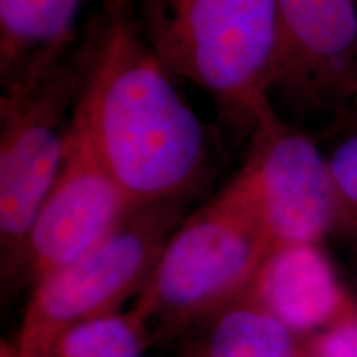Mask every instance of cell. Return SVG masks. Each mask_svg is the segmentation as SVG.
Wrapping results in <instances>:
<instances>
[{
    "label": "cell",
    "mask_w": 357,
    "mask_h": 357,
    "mask_svg": "<svg viewBox=\"0 0 357 357\" xmlns=\"http://www.w3.org/2000/svg\"><path fill=\"white\" fill-rule=\"evenodd\" d=\"M128 3L101 8L100 43L75 123L137 207L194 195L208 164V137Z\"/></svg>",
    "instance_id": "6da1fadb"
},
{
    "label": "cell",
    "mask_w": 357,
    "mask_h": 357,
    "mask_svg": "<svg viewBox=\"0 0 357 357\" xmlns=\"http://www.w3.org/2000/svg\"><path fill=\"white\" fill-rule=\"evenodd\" d=\"M100 33L98 13L61 55L2 88L0 271L7 294L22 288L26 236L60 174Z\"/></svg>",
    "instance_id": "7a4b0ae2"
},
{
    "label": "cell",
    "mask_w": 357,
    "mask_h": 357,
    "mask_svg": "<svg viewBox=\"0 0 357 357\" xmlns=\"http://www.w3.org/2000/svg\"><path fill=\"white\" fill-rule=\"evenodd\" d=\"M139 26L172 75L253 132L275 111L276 0H139Z\"/></svg>",
    "instance_id": "3957f363"
},
{
    "label": "cell",
    "mask_w": 357,
    "mask_h": 357,
    "mask_svg": "<svg viewBox=\"0 0 357 357\" xmlns=\"http://www.w3.org/2000/svg\"><path fill=\"white\" fill-rule=\"evenodd\" d=\"M275 245L253 205L229 182L178 223L131 310L151 344H171L250 287Z\"/></svg>",
    "instance_id": "277c9868"
},
{
    "label": "cell",
    "mask_w": 357,
    "mask_h": 357,
    "mask_svg": "<svg viewBox=\"0 0 357 357\" xmlns=\"http://www.w3.org/2000/svg\"><path fill=\"white\" fill-rule=\"evenodd\" d=\"M190 199L137 205L95 248L40 280L7 357H48L70 328L119 311L124 300L137 296Z\"/></svg>",
    "instance_id": "5b68a950"
},
{
    "label": "cell",
    "mask_w": 357,
    "mask_h": 357,
    "mask_svg": "<svg viewBox=\"0 0 357 357\" xmlns=\"http://www.w3.org/2000/svg\"><path fill=\"white\" fill-rule=\"evenodd\" d=\"M271 105L333 134L357 105V0H276Z\"/></svg>",
    "instance_id": "8992f818"
},
{
    "label": "cell",
    "mask_w": 357,
    "mask_h": 357,
    "mask_svg": "<svg viewBox=\"0 0 357 357\" xmlns=\"http://www.w3.org/2000/svg\"><path fill=\"white\" fill-rule=\"evenodd\" d=\"M252 147L231 184L253 205L275 250L321 245L344 229L326 151L276 111L253 129Z\"/></svg>",
    "instance_id": "52a82bcc"
},
{
    "label": "cell",
    "mask_w": 357,
    "mask_h": 357,
    "mask_svg": "<svg viewBox=\"0 0 357 357\" xmlns=\"http://www.w3.org/2000/svg\"><path fill=\"white\" fill-rule=\"evenodd\" d=\"M134 207L73 118L60 174L26 236L22 287L33 288L52 271L77 261Z\"/></svg>",
    "instance_id": "ba28073f"
},
{
    "label": "cell",
    "mask_w": 357,
    "mask_h": 357,
    "mask_svg": "<svg viewBox=\"0 0 357 357\" xmlns=\"http://www.w3.org/2000/svg\"><path fill=\"white\" fill-rule=\"evenodd\" d=\"M250 289L300 336L328 328L352 310L351 294L341 287L321 245L275 250Z\"/></svg>",
    "instance_id": "9c48e42d"
},
{
    "label": "cell",
    "mask_w": 357,
    "mask_h": 357,
    "mask_svg": "<svg viewBox=\"0 0 357 357\" xmlns=\"http://www.w3.org/2000/svg\"><path fill=\"white\" fill-rule=\"evenodd\" d=\"M177 357H303L294 333L250 287L176 342Z\"/></svg>",
    "instance_id": "30bf717a"
},
{
    "label": "cell",
    "mask_w": 357,
    "mask_h": 357,
    "mask_svg": "<svg viewBox=\"0 0 357 357\" xmlns=\"http://www.w3.org/2000/svg\"><path fill=\"white\" fill-rule=\"evenodd\" d=\"M84 0H0V84L61 55L79 35Z\"/></svg>",
    "instance_id": "8fae6325"
},
{
    "label": "cell",
    "mask_w": 357,
    "mask_h": 357,
    "mask_svg": "<svg viewBox=\"0 0 357 357\" xmlns=\"http://www.w3.org/2000/svg\"><path fill=\"white\" fill-rule=\"evenodd\" d=\"M151 346L146 324L132 310L79 323L63 333L48 357H144Z\"/></svg>",
    "instance_id": "7c38bea8"
},
{
    "label": "cell",
    "mask_w": 357,
    "mask_h": 357,
    "mask_svg": "<svg viewBox=\"0 0 357 357\" xmlns=\"http://www.w3.org/2000/svg\"><path fill=\"white\" fill-rule=\"evenodd\" d=\"M333 136L334 141L326 155L344 213V229L341 231L344 234L357 225V121L344 124Z\"/></svg>",
    "instance_id": "4fadbf2b"
},
{
    "label": "cell",
    "mask_w": 357,
    "mask_h": 357,
    "mask_svg": "<svg viewBox=\"0 0 357 357\" xmlns=\"http://www.w3.org/2000/svg\"><path fill=\"white\" fill-rule=\"evenodd\" d=\"M303 357H357V328L351 312L321 331L303 336Z\"/></svg>",
    "instance_id": "5bb4252c"
},
{
    "label": "cell",
    "mask_w": 357,
    "mask_h": 357,
    "mask_svg": "<svg viewBox=\"0 0 357 357\" xmlns=\"http://www.w3.org/2000/svg\"><path fill=\"white\" fill-rule=\"evenodd\" d=\"M101 3V8H116L126 6L129 0H98Z\"/></svg>",
    "instance_id": "9a60e30c"
},
{
    "label": "cell",
    "mask_w": 357,
    "mask_h": 357,
    "mask_svg": "<svg viewBox=\"0 0 357 357\" xmlns=\"http://www.w3.org/2000/svg\"><path fill=\"white\" fill-rule=\"evenodd\" d=\"M351 305H352L351 316H352V321H354V324L357 328V289H356L354 294H351Z\"/></svg>",
    "instance_id": "2e32d148"
},
{
    "label": "cell",
    "mask_w": 357,
    "mask_h": 357,
    "mask_svg": "<svg viewBox=\"0 0 357 357\" xmlns=\"http://www.w3.org/2000/svg\"><path fill=\"white\" fill-rule=\"evenodd\" d=\"M344 234H349L352 238H354V247H356V252H357V225H354V227H351L349 230H346Z\"/></svg>",
    "instance_id": "e0dca14e"
},
{
    "label": "cell",
    "mask_w": 357,
    "mask_h": 357,
    "mask_svg": "<svg viewBox=\"0 0 357 357\" xmlns=\"http://www.w3.org/2000/svg\"><path fill=\"white\" fill-rule=\"evenodd\" d=\"M352 121H357V105L354 106V109H352L351 116H349V118H347V121H346L344 124H347V123H352ZM344 124H342V126H344Z\"/></svg>",
    "instance_id": "ac0fdd59"
}]
</instances>
